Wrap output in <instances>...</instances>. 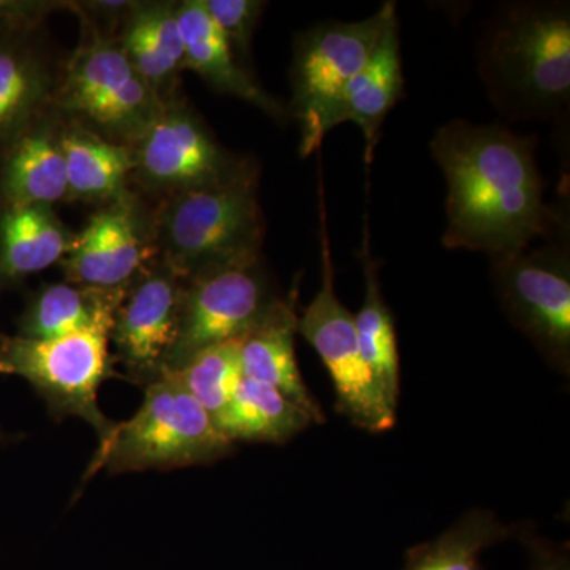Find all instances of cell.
I'll return each instance as SVG.
<instances>
[{
	"instance_id": "obj_11",
	"label": "cell",
	"mask_w": 570,
	"mask_h": 570,
	"mask_svg": "<svg viewBox=\"0 0 570 570\" xmlns=\"http://www.w3.org/2000/svg\"><path fill=\"white\" fill-rule=\"evenodd\" d=\"M130 151L132 181L163 200L223 181L246 159L223 148L204 119L179 97L164 105Z\"/></svg>"
},
{
	"instance_id": "obj_17",
	"label": "cell",
	"mask_w": 570,
	"mask_h": 570,
	"mask_svg": "<svg viewBox=\"0 0 570 570\" xmlns=\"http://www.w3.org/2000/svg\"><path fill=\"white\" fill-rule=\"evenodd\" d=\"M56 85L29 33H0V156L51 108Z\"/></svg>"
},
{
	"instance_id": "obj_6",
	"label": "cell",
	"mask_w": 570,
	"mask_h": 570,
	"mask_svg": "<svg viewBox=\"0 0 570 570\" xmlns=\"http://www.w3.org/2000/svg\"><path fill=\"white\" fill-rule=\"evenodd\" d=\"M395 14V3L387 2L366 20L321 22L296 37L287 112L299 127L302 157L317 151L337 126L348 82L365 67Z\"/></svg>"
},
{
	"instance_id": "obj_19",
	"label": "cell",
	"mask_w": 570,
	"mask_h": 570,
	"mask_svg": "<svg viewBox=\"0 0 570 570\" xmlns=\"http://www.w3.org/2000/svg\"><path fill=\"white\" fill-rule=\"evenodd\" d=\"M66 160L69 202L107 205L130 193L134 157L130 148L116 145L75 122L59 124Z\"/></svg>"
},
{
	"instance_id": "obj_18",
	"label": "cell",
	"mask_w": 570,
	"mask_h": 570,
	"mask_svg": "<svg viewBox=\"0 0 570 570\" xmlns=\"http://www.w3.org/2000/svg\"><path fill=\"white\" fill-rule=\"evenodd\" d=\"M404 78L401 63L400 24L397 14L389 21L376 50L365 67L348 82L341 99L336 124L354 122L365 137L367 167L381 137V127L397 100L403 97Z\"/></svg>"
},
{
	"instance_id": "obj_25",
	"label": "cell",
	"mask_w": 570,
	"mask_h": 570,
	"mask_svg": "<svg viewBox=\"0 0 570 570\" xmlns=\"http://www.w3.org/2000/svg\"><path fill=\"white\" fill-rule=\"evenodd\" d=\"M171 373L176 374L184 389L205 409L217 426L243 379L239 340L204 348Z\"/></svg>"
},
{
	"instance_id": "obj_28",
	"label": "cell",
	"mask_w": 570,
	"mask_h": 570,
	"mask_svg": "<svg viewBox=\"0 0 570 570\" xmlns=\"http://www.w3.org/2000/svg\"><path fill=\"white\" fill-rule=\"evenodd\" d=\"M531 546L534 570H569L568 558L549 543L535 538H524Z\"/></svg>"
},
{
	"instance_id": "obj_4",
	"label": "cell",
	"mask_w": 570,
	"mask_h": 570,
	"mask_svg": "<svg viewBox=\"0 0 570 570\" xmlns=\"http://www.w3.org/2000/svg\"><path fill=\"white\" fill-rule=\"evenodd\" d=\"M234 449L176 374L165 371L146 385L134 417L115 423L110 436L99 442L86 479L100 469L126 474L202 466L225 459Z\"/></svg>"
},
{
	"instance_id": "obj_9",
	"label": "cell",
	"mask_w": 570,
	"mask_h": 570,
	"mask_svg": "<svg viewBox=\"0 0 570 570\" xmlns=\"http://www.w3.org/2000/svg\"><path fill=\"white\" fill-rule=\"evenodd\" d=\"M321 223L322 284L298 317L296 330L324 362L335 387L337 411L355 426L381 433L395 425L396 411L374 384L360 348L355 317L337 298L322 195Z\"/></svg>"
},
{
	"instance_id": "obj_14",
	"label": "cell",
	"mask_w": 570,
	"mask_h": 570,
	"mask_svg": "<svg viewBox=\"0 0 570 570\" xmlns=\"http://www.w3.org/2000/svg\"><path fill=\"white\" fill-rule=\"evenodd\" d=\"M296 298L298 291L295 288L287 298L277 299L268 313L239 337V365L243 377L276 389L303 409L313 423L322 425L324 412L307 390L295 355Z\"/></svg>"
},
{
	"instance_id": "obj_7",
	"label": "cell",
	"mask_w": 570,
	"mask_h": 570,
	"mask_svg": "<svg viewBox=\"0 0 570 570\" xmlns=\"http://www.w3.org/2000/svg\"><path fill=\"white\" fill-rule=\"evenodd\" d=\"M112 322L51 340L0 336V374L18 376L43 397L52 417L89 423L99 442L115 428L99 407V389L112 374Z\"/></svg>"
},
{
	"instance_id": "obj_10",
	"label": "cell",
	"mask_w": 570,
	"mask_h": 570,
	"mask_svg": "<svg viewBox=\"0 0 570 570\" xmlns=\"http://www.w3.org/2000/svg\"><path fill=\"white\" fill-rule=\"evenodd\" d=\"M277 299L262 255L190 277L184 284L178 340L165 371L178 370L204 348L245 336Z\"/></svg>"
},
{
	"instance_id": "obj_27",
	"label": "cell",
	"mask_w": 570,
	"mask_h": 570,
	"mask_svg": "<svg viewBox=\"0 0 570 570\" xmlns=\"http://www.w3.org/2000/svg\"><path fill=\"white\" fill-rule=\"evenodd\" d=\"M58 7L56 2L0 0V33H31Z\"/></svg>"
},
{
	"instance_id": "obj_1",
	"label": "cell",
	"mask_w": 570,
	"mask_h": 570,
	"mask_svg": "<svg viewBox=\"0 0 570 570\" xmlns=\"http://www.w3.org/2000/svg\"><path fill=\"white\" fill-rule=\"evenodd\" d=\"M535 148L534 137L461 119L434 134L431 153L448 181V249L498 257L562 234L543 202Z\"/></svg>"
},
{
	"instance_id": "obj_24",
	"label": "cell",
	"mask_w": 570,
	"mask_h": 570,
	"mask_svg": "<svg viewBox=\"0 0 570 570\" xmlns=\"http://www.w3.org/2000/svg\"><path fill=\"white\" fill-rule=\"evenodd\" d=\"M509 534L490 510H471L433 542L409 551L406 570H482L480 553Z\"/></svg>"
},
{
	"instance_id": "obj_20",
	"label": "cell",
	"mask_w": 570,
	"mask_h": 570,
	"mask_svg": "<svg viewBox=\"0 0 570 570\" xmlns=\"http://www.w3.org/2000/svg\"><path fill=\"white\" fill-rule=\"evenodd\" d=\"M52 206H0V281H20L61 264L75 242Z\"/></svg>"
},
{
	"instance_id": "obj_26",
	"label": "cell",
	"mask_w": 570,
	"mask_h": 570,
	"mask_svg": "<svg viewBox=\"0 0 570 570\" xmlns=\"http://www.w3.org/2000/svg\"><path fill=\"white\" fill-rule=\"evenodd\" d=\"M214 24L223 32L235 58L247 69L250 45L258 21L266 9L261 0H204Z\"/></svg>"
},
{
	"instance_id": "obj_8",
	"label": "cell",
	"mask_w": 570,
	"mask_h": 570,
	"mask_svg": "<svg viewBox=\"0 0 570 570\" xmlns=\"http://www.w3.org/2000/svg\"><path fill=\"white\" fill-rule=\"evenodd\" d=\"M535 245V243H534ZM491 257L499 302L554 370L570 371V253L562 243Z\"/></svg>"
},
{
	"instance_id": "obj_22",
	"label": "cell",
	"mask_w": 570,
	"mask_h": 570,
	"mask_svg": "<svg viewBox=\"0 0 570 570\" xmlns=\"http://www.w3.org/2000/svg\"><path fill=\"white\" fill-rule=\"evenodd\" d=\"M370 232L365 227L363 243V277H365V299L355 317L356 336L360 348L374 384L389 406L397 411L401 392L400 351L392 313L381 291L379 262L370 253Z\"/></svg>"
},
{
	"instance_id": "obj_16",
	"label": "cell",
	"mask_w": 570,
	"mask_h": 570,
	"mask_svg": "<svg viewBox=\"0 0 570 570\" xmlns=\"http://www.w3.org/2000/svg\"><path fill=\"white\" fill-rule=\"evenodd\" d=\"M59 124L45 112L0 156V206L69 202Z\"/></svg>"
},
{
	"instance_id": "obj_5",
	"label": "cell",
	"mask_w": 570,
	"mask_h": 570,
	"mask_svg": "<svg viewBox=\"0 0 570 570\" xmlns=\"http://www.w3.org/2000/svg\"><path fill=\"white\" fill-rule=\"evenodd\" d=\"M81 20L82 39L56 85L51 107L66 121L132 148L165 104L135 70L118 39Z\"/></svg>"
},
{
	"instance_id": "obj_3",
	"label": "cell",
	"mask_w": 570,
	"mask_h": 570,
	"mask_svg": "<svg viewBox=\"0 0 570 570\" xmlns=\"http://www.w3.org/2000/svg\"><path fill=\"white\" fill-rule=\"evenodd\" d=\"M157 261L184 281L261 257L265 219L250 159L212 186L164 198L151 217Z\"/></svg>"
},
{
	"instance_id": "obj_21",
	"label": "cell",
	"mask_w": 570,
	"mask_h": 570,
	"mask_svg": "<svg viewBox=\"0 0 570 570\" xmlns=\"http://www.w3.org/2000/svg\"><path fill=\"white\" fill-rule=\"evenodd\" d=\"M127 288H96L67 281L48 284L22 313L18 335L51 340L112 322Z\"/></svg>"
},
{
	"instance_id": "obj_23",
	"label": "cell",
	"mask_w": 570,
	"mask_h": 570,
	"mask_svg": "<svg viewBox=\"0 0 570 570\" xmlns=\"http://www.w3.org/2000/svg\"><path fill=\"white\" fill-rule=\"evenodd\" d=\"M311 425L309 415L283 393L243 377L217 428L234 444L236 441L284 444Z\"/></svg>"
},
{
	"instance_id": "obj_12",
	"label": "cell",
	"mask_w": 570,
	"mask_h": 570,
	"mask_svg": "<svg viewBox=\"0 0 570 570\" xmlns=\"http://www.w3.org/2000/svg\"><path fill=\"white\" fill-rule=\"evenodd\" d=\"M186 281L154 262L124 296L112 318L110 343L127 377L142 389L167 370L178 340Z\"/></svg>"
},
{
	"instance_id": "obj_2",
	"label": "cell",
	"mask_w": 570,
	"mask_h": 570,
	"mask_svg": "<svg viewBox=\"0 0 570 570\" xmlns=\"http://www.w3.org/2000/svg\"><path fill=\"white\" fill-rule=\"evenodd\" d=\"M487 91L509 118H549L569 102L570 14L564 3H512L479 47Z\"/></svg>"
},
{
	"instance_id": "obj_13",
	"label": "cell",
	"mask_w": 570,
	"mask_h": 570,
	"mask_svg": "<svg viewBox=\"0 0 570 570\" xmlns=\"http://www.w3.org/2000/svg\"><path fill=\"white\" fill-rule=\"evenodd\" d=\"M154 262L151 217H146L135 195L127 193L89 217L61 266L67 283L127 288Z\"/></svg>"
},
{
	"instance_id": "obj_29",
	"label": "cell",
	"mask_w": 570,
	"mask_h": 570,
	"mask_svg": "<svg viewBox=\"0 0 570 570\" xmlns=\"http://www.w3.org/2000/svg\"><path fill=\"white\" fill-rule=\"evenodd\" d=\"M0 439H2V436H0Z\"/></svg>"
},
{
	"instance_id": "obj_15",
	"label": "cell",
	"mask_w": 570,
	"mask_h": 570,
	"mask_svg": "<svg viewBox=\"0 0 570 570\" xmlns=\"http://www.w3.org/2000/svg\"><path fill=\"white\" fill-rule=\"evenodd\" d=\"M184 40V70L194 71L224 96L254 105L269 118H287V108L265 91L228 47L223 32L214 24L204 0H184L176 6Z\"/></svg>"
}]
</instances>
